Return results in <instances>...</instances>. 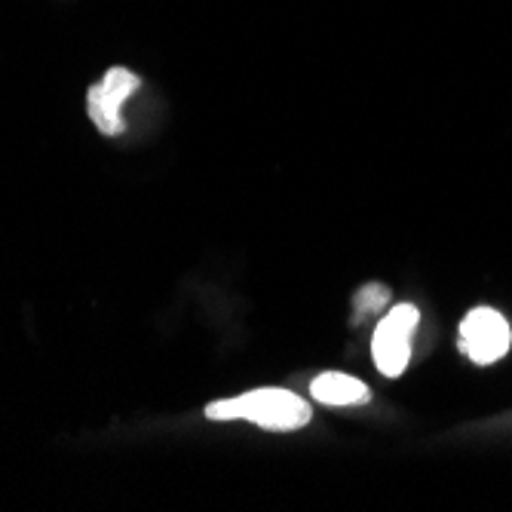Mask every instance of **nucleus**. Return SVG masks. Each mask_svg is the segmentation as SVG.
I'll list each match as a JSON object with an SVG mask.
<instances>
[{"instance_id": "obj_1", "label": "nucleus", "mask_w": 512, "mask_h": 512, "mask_svg": "<svg viewBox=\"0 0 512 512\" xmlns=\"http://www.w3.org/2000/svg\"><path fill=\"white\" fill-rule=\"evenodd\" d=\"M206 417L209 421H249L270 433H295L310 424L313 411L292 390L264 387V390H252L234 399L209 402Z\"/></svg>"}, {"instance_id": "obj_2", "label": "nucleus", "mask_w": 512, "mask_h": 512, "mask_svg": "<svg viewBox=\"0 0 512 512\" xmlns=\"http://www.w3.org/2000/svg\"><path fill=\"white\" fill-rule=\"evenodd\" d=\"M421 322V310L414 304H396L375 329L371 338V356L384 378H399L411 362V335Z\"/></svg>"}, {"instance_id": "obj_3", "label": "nucleus", "mask_w": 512, "mask_h": 512, "mask_svg": "<svg viewBox=\"0 0 512 512\" xmlns=\"http://www.w3.org/2000/svg\"><path fill=\"white\" fill-rule=\"evenodd\" d=\"M460 353L476 365L500 362L512 347V329L500 310L494 307H473L460 322Z\"/></svg>"}, {"instance_id": "obj_4", "label": "nucleus", "mask_w": 512, "mask_h": 512, "mask_svg": "<svg viewBox=\"0 0 512 512\" xmlns=\"http://www.w3.org/2000/svg\"><path fill=\"white\" fill-rule=\"evenodd\" d=\"M142 86V77L132 74L129 68L117 65L105 74L102 83H92L86 92V114L96 123L99 132L105 135H123L126 120H123V102L132 92Z\"/></svg>"}, {"instance_id": "obj_5", "label": "nucleus", "mask_w": 512, "mask_h": 512, "mask_svg": "<svg viewBox=\"0 0 512 512\" xmlns=\"http://www.w3.org/2000/svg\"><path fill=\"white\" fill-rule=\"evenodd\" d=\"M310 393L316 402L332 405V408H350V405H365L371 399V390L353 378V375H341V371H322L310 381Z\"/></svg>"}, {"instance_id": "obj_6", "label": "nucleus", "mask_w": 512, "mask_h": 512, "mask_svg": "<svg viewBox=\"0 0 512 512\" xmlns=\"http://www.w3.org/2000/svg\"><path fill=\"white\" fill-rule=\"evenodd\" d=\"M390 307V292L381 286V283H368V286H362L359 292H356V298H353V319L356 322H362V319H368V316H375V313H381V310H387Z\"/></svg>"}]
</instances>
